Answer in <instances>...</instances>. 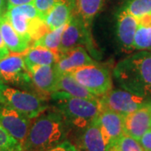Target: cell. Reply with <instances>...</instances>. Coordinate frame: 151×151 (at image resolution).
Here are the masks:
<instances>
[{
	"label": "cell",
	"mask_w": 151,
	"mask_h": 151,
	"mask_svg": "<svg viewBox=\"0 0 151 151\" xmlns=\"http://www.w3.org/2000/svg\"><path fill=\"white\" fill-rule=\"evenodd\" d=\"M96 64L83 46H77L62 53L55 64L57 72H70L82 66Z\"/></svg>",
	"instance_id": "14"
},
{
	"label": "cell",
	"mask_w": 151,
	"mask_h": 151,
	"mask_svg": "<svg viewBox=\"0 0 151 151\" xmlns=\"http://www.w3.org/2000/svg\"><path fill=\"white\" fill-rule=\"evenodd\" d=\"M90 31L86 29L84 23L78 16L73 15L65 25L62 34L60 45V52L62 54L70 49L83 45H89L92 43L90 40Z\"/></svg>",
	"instance_id": "10"
},
{
	"label": "cell",
	"mask_w": 151,
	"mask_h": 151,
	"mask_svg": "<svg viewBox=\"0 0 151 151\" xmlns=\"http://www.w3.org/2000/svg\"><path fill=\"white\" fill-rule=\"evenodd\" d=\"M8 2V9L14 7V6L27 4H33L34 0H7Z\"/></svg>",
	"instance_id": "32"
},
{
	"label": "cell",
	"mask_w": 151,
	"mask_h": 151,
	"mask_svg": "<svg viewBox=\"0 0 151 151\" xmlns=\"http://www.w3.org/2000/svg\"><path fill=\"white\" fill-rule=\"evenodd\" d=\"M0 151H4V150H0Z\"/></svg>",
	"instance_id": "35"
},
{
	"label": "cell",
	"mask_w": 151,
	"mask_h": 151,
	"mask_svg": "<svg viewBox=\"0 0 151 151\" xmlns=\"http://www.w3.org/2000/svg\"><path fill=\"white\" fill-rule=\"evenodd\" d=\"M9 53H10V51L8 49L5 43H4V40L3 39L2 34H1V31H0V60L7 57L9 55Z\"/></svg>",
	"instance_id": "30"
},
{
	"label": "cell",
	"mask_w": 151,
	"mask_h": 151,
	"mask_svg": "<svg viewBox=\"0 0 151 151\" xmlns=\"http://www.w3.org/2000/svg\"><path fill=\"white\" fill-rule=\"evenodd\" d=\"M0 81H1V78H0Z\"/></svg>",
	"instance_id": "36"
},
{
	"label": "cell",
	"mask_w": 151,
	"mask_h": 151,
	"mask_svg": "<svg viewBox=\"0 0 151 151\" xmlns=\"http://www.w3.org/2000/svg\"><path fill=\"white\" fill-rule=\"evenodd\" d=\"M139 27L137 18L121 9L117 14V38L121 47L127 52L134 50V40Z\"/></svg>",
	"instance_id": "12"
},
{
	"label": "cell",
	"mask_w": 151,
	"mask_h": 151,
	"mask_svg": "<svg viewBox=\"0 0 151 151\" xmlns=\"http://www.w3.org/2000/svg\"><path fill=\"white\" fill-rule=\"evenodd\" d=\"M0 150L4 151H24L23 147L0 124Z\"/></svg>",
	"instance_id": "26"
},
{
	"label": "cell",
	"mask_w": 151,
	"mask_h": 151,
	"mask_svg": "<svg viewBox=\"0 0 151 151\" xmlns=\"http://www.w3.org/2000/svg\"><path fill=\"white\" fill-rule=\"evenodd\" d=\"M108 151H119L114 146H111L110 148H109V150H108Z\"/></svg>",
	"instance_id": "34"
},
{
	"label": "cell",
	"mask_w": 151,
	"mask_h": 151,
	"mask_svg": "<svg viewBox=\"0 0 151 151\" xmlns=\"http://www.w3.org/2000/svg\"><path fill=\"white\" fill-rule=\"evenodd\" d=\"M74 6L68 1H61L53 6L44 17L49 30H53L70 21L73 15Z\"/></svg>",
	"instance_id": "19"
},
{
	"label": "cell",
	"mask_w": 151,
	"mask_h": 151,
	"mask_svg": "<svg viewBox=\"0 0 151 151\" xmlns=\"http://www.w3.org/2000/svg\"><path fill=\"white\" fill-rule=\"evenodd\" d=\"M0 104L9 106L33 120L45 112V100L32 92L16 89L0 81Z\"/></svg>",
	"instance_id": "5"
},
{
	"label": "cell",
	"mask_w": 151,
	"mask_h": 151,
	"mask_svg": "<svg viewBox=\"0 0 151 151\" xmlns=\"http://www.w3.org/2000/svg\"><path fill=\"white\" fill-rule=\"evenodd\" d=\"M113 77L124 90L151 97V51L139 50L121 60L113 69Z\"/></svg>",
	"instance_id": "2"
},
{
	"label": "cell",
	"mask_w": 151,
	"mask_h": 151,
	"mask_svg": "<svg viewBox=\"0 0 151 151\" xmlns=\"http://www.w3.org/2000/svg\"><path fill=\"white\" fill-rule=\"evenodd\" d=\"M45 151H79L74 145H72L70 141L65 140L60 144L54 146L53 148Z\"/></svg>",
	"instance_id": "28"
},
{
	"label": "cell",
	"mask_w": 151,
	"mask_h": 151,
	"mask_svg": "<svg viewBox=\"0 0 151 151\" xmlns=\"http://www.w3.org/2000/svg\"><path fill=\"white\" fill-rule=\"evenodd\" d=\"M70 126L57 109L44 112L31 122L24 151H45L66 140Z\"/></svg>",
	"instance_id": "1"
},
{
	"label": "cell",
	"mask_w": 151,
	"mask_h": 151,
	"mask_svg": "<svg viewBox=\"0 0 151 151\" xmlns=\"http://www.w3.org/2000/svg\"><path fill=\"white\" fill-rule=\"evenodd\" d=\"M134 50L151 51V27L139 25L134 40Z\"/></svg>",
	"instance_id": "24"
},
{
	"label": "cell",
	"mask_w": 151,
	"mask_h": 151,
	"mask_svg": "<svg viewBox=\"0 0 151 151\" xmlns=\"http://www.w3.org/2000/svg\"><path fill=\"white\" fill-rule=\"evenodd\" d=\"M0 124L23 147L31 124V119L14 108L0 104Z\"/></svg>",
	"instance_id": "9"
},
{
	"label": "cell",
	"mask_w": 151,
	"mask_h": 151,
	"mask_svg": "<svg viewBox=\"0 0 151 151\" xmlns=\"http://www.w3.org/2000/svg\"><path fill=\"white\" fill-rule=\"evenodd\" d=\"M93 96L101 97L113 88V79L108 68L93 64L69 72Z\"/></svg>",
	"instance_id": "6"
},
{
	"label": "cell",
	"mask_w": 151,
	"mask_h": 151,
	"mask_svg": "<svg viewBox=\"0 0 151 151\" xmlns=\"http://www.w3.org/2000/svg\"><path fill=\"white\" fill-rule=\"evenodd\" d=\"M104 0H74V14L78 16L90 31L93 19L101 10Z\"/></svg>",
	"instance_id": "20"
},
{
	"label": "cell",
	"mask_w": 151,
	"mask_h": 151,
	"mask_svg": "<svg viewBox=\"0 0 151 151\" xmlns=\"http://www.w3.org/2000/svg\"><path fill=\"white\" fill-rule=\"evenodd\" d=\"M103 108L123 116L134 112L151 102V97H142L124 89H111L100 97Z\"/></svg>",
	"instance_id": "7"
},
{
	"label": "cell",
	"mask_w": 151,
	"mask_h": 151,
	"mask_svg": "<svg viewBox=\"0 0 151 151\" xmlns=\"http://www.w3.org/2000/svg\"><path fill=\"white\" fill-rule=\"evenodd\" d=\"M97 119L104 134L112 146L124 134V116L103 108Z\"/></svg>",
	"instance_id": "15"
},
{
	"label": "cell",
	"mask_w": 151,
	"mask_h": 151,
	"mask_svg": "<svg viewBox=\"0 0 151 151\" xmlns=\"http://www.w3.org/2000/svg\"><path fill=\"white\" fill-rule=\"evenodd\" d=\"M80 146L83 151H108L111 147L97 118L81 130Z\"/></svg>",
	"instance_id": "13"
},
{
	"label": "cell",
	"mask_w": 151,
	"mask_h": 151,
	"mask_svg": "<svg viewBox=\"0 0 151 151\" xmlns=\"http://www.w3.org/2000/svg\"><path fill=\"white\" fill-rule=\"evenodd\" d=\"M61 1H66V0H34L33 4L44 19L45 15L53 8V6Z\"/></svg>",
	"instance_id": "27"
},
{
	"label": "cell",
	"mask_w": 151,
	"mask_h": 151,
	"mask_svg": "<svg viewBox=\"0 0 151 151\" xmlns=\"http://www.w3.org/2000/svg\"><path fill=\"white\" fill-rule=\"evenodd\" d=\"M139 143L145 151H151V129L146 132L139 139Z\"/></svg>",
	"instance_id": "29"
},
{
	"label": "cell",
	"mask_w": 151,
	"mask_h": 151,
	"mask_svg": "<svg viewBox=\"0 0 151 151\" xmlns=\"http://www.w3.org/2000/svg\"><path fill=\"white\" fill-rule=\"evenodd\" d=\"M112 146L119 151H145L139 141L127 134H124Z\"/></svg>",
	"instance_id": "25"
},
{
	"label": "cell",
	"mask_w": 151,
	"mask_h": 151,
	"mask_svg": "<svg viewBox=\"0 0 151 151\" xmlns=\"http://www.w3.org/2000/svg\"><path fill=\"white\" fill-rule=\"evenodd\" d=\"M32 84L40 92L52 93L56 91L59 73L55 65H37L29 70Z\"/></svg>",
	"instance_id": "16"
},
{
	"label": "cell",
	"mask_w": 151,
	"mask_h": 151,
	"mask_svg": "<svg viewBox=\"0 0 151 151\" xmlns=\"http://www.w3.org/2000/svg\"><path fill=\"white\" fill-rule=\"evenodd\" d=\"M0 78L16 86H28L32 83L30 72L20 54H9L0 60Z\"/></svg>",
	"instance_id": "8"
},
{
	"label": "cell",
	"mask_w": 151,
	"mask_h": 151,
	"mask_svg": "<svg viewBox=\"0 0 151 151\" xmlns=\"http://www.w3.org/2000/svg\"><path fill=\"white\" fill-rule=\"evenodd\" d=\"M136 18L151 13V0H128L122 8Z\"/></svg>",
	"instance_id": "23"
},
{
	"label": "cell",
	"mask_w": 151,
	"mask_h": 151,
	"mask_svg": "<svg viewBox=\"0 0 151 151\" xmlns=\"http://www.w3.org/2000/svg\"><path fill=\"white\" fill-rule=\"evenodd\" d=\"M5 15L14 29L29 44L49 31L45 22L34 4L9 8Z\"/></svg>",
	"instance_id": "4"
},
{
	"label": "cell",
	"mask_w": 151,
	"mask_h": 151,
	"mask_svg": "<svg viewBox=\"0 0 151 151\" xmlns=\"http://www.w3.org/2000/svg\"><path fill=\"white\" fill-rule=\"evenodd\" d=\"M0 31L4 43L14 54H24L29 48V43L14 29L5 14L0 16Z\"/></svg>",
	"instance_id": "17"
},
{
	"label": "cell",
	"mask_w": 151,
	"mask_h": 151,
	"mask_svg": "<svg viewBox=\"0 0 151 151\" xmlns=\"http://www.w3.org/2000/svg\"><path fill=\"white\" fill-rule=\"evenodd\" d=\"M139 25L143 27H151V13L137 18Z\"/></svg>",
	"instance_id": "31"
},
{
	"label": "cell",
	"mask_w": 151,
	"mask_h": 151,
	"mask_svg": "<svg viewBox=\"0 0 151 151\" xmlns=\"http://www.w3.org/2000/svg\"><path fill=\"white\" fill-rule=\"evenodd\" d=\"M61 55L39 45H32L23 54L28 70L37 65H55Z\"/></svg>",
	"instance_id": "18"
},
{
	"label": "cell",
	"mask_w": 151,
	"mask_h": 151,
	"mask_svg": "<svg viewBox=\"0 0 151 151\" xmlns=\"http://www.w3.org/2000/svg\"><path fill=\"white\" fill-rule=\"evenodd\" d=\"M50 97L70 129L81 131L97 119L103 108L100 97H72L60 91L50 93Z\"/></svg>",
	"instance_id": "3"
},
{
	"label": "cell",
	"mask_w": 151,
	"mask_h": 151,
	"mask_svg": "<svg viewBox=\"0 0 151 151\" xmlns=\"http://www.w3.org/2000/svg\"><path fill=\"white\" fill-rule=\"evenodd\" d=\"M65 25L66 24L62 25L53 30H49L48 32H46L41 37L36 40L35 42H33V45L42 46L61 55V53L60 52V45Z\"/></svg>",
	"instance_id": "22"
},
{
	"label": "cell",
	"mask_w": 151,
	"mask_h": 151,
	"mask_svg": "<svg viewBox=\"0 0 151 151\" xmlns=\"http://www.w3.org/2000/svg\"><path fill=\"white\" fill-rule=\"evenodd\" d=\"M124 134L139 140L151 129V102L133 113L124 116Z\"/></svg>",
	"instance_id": "11"
},
{
	"label": "cell",
	"mask_w": 151,
	"mask_h": 151,
	"mask_svg": "<svg viewBox=\"0 0 151 151\" xmlns=\"http://www.w3.org/2000/svg\"><path fill=\"white\" fill-rule=\"evenodd\" d=\"M56 91L63 92L72 97H97L93 96L84 86L81 85L69 72L59 74Z\"/></svg>",
	"instance_id": "21"
},
{
	"label": "cell",
	"mask_w": 151,
	"mask_h": 151,
	"mask_svg": "<svg viewBox=\"0 0 151 151\" xmlns=\"http://www.w3.org/2000/svg\"><path fill=\"white\" fill-rule=\"evenodd\" d=\"M8 10V2L7 0H0V16L5 14Z\"/></svg>",
	"instance_id": "33"
}]
</instances>
